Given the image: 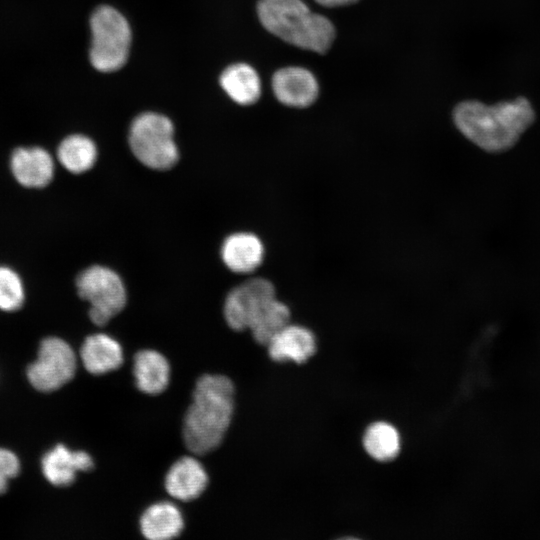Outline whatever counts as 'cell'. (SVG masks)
Masks as SVG:
<instances>
[{"instance_id":"1","label":"cell","mask_w":540,"mask_h":540,"mask_svg":"<svg viewBox=\"0 0 540 540\" xmlns=\"http://www.w3.org/2000/svg\"><path fill=\"white\" fill-rule=\"evenodd\" d=\"M534 118V110L525 98L494 105L464 101L453 112L458 130L479 148L494 153L513 147Z\"/></svg>"},{"instance_id":"2","label":"cell","mask_w":540,"mask_h":540,"mask_svg":"<svg viewBox=\"0 0 540 540\" xmlns=\"http://www.w3.org/2000/svg\"><path fill=\"white\" fill-rule=\"evenodd\" d=\"M233 411L234 385L228 377L206 374L199 378L183 423L186 447L197 455L217 448L230 426Z\"/></svg>"},{"instance_id":"3","label":"cell","mask_w":540,"mask_h":540,"mask_svg":"<svg viewBox=\"0 0 540 540\" xmlns=\"http://www.w3.org/2000/svg\"><path fill=\"white\" fill-rule=\"evenodd\" d=\"M257 13L269 32L302 49L325 53L335 37L332 23L303 0H260Z\"/></svg>"},{"instance_id":"4","label":"cell","mask_w":540,"mask_h":540,"mask_svg":"<svg viewBox=\"0 0 540 540\" xmlns=\"http://www.w3.org/2000/svg\"><path fill=\"white\" fill-rule=\"evenodd\" d=\"M174 127L164 115L146 112L131 123L128 135L130 149L144 166L154 170L172 168L179 159L173 138Z\"/></svg>"},{"instance_id":"5","label":"cell","mask_w":540,"mask_h":540,"mask_svg":"<svg viewBox=\"0 0 540 540\" xmlns=\"http://www.w3.org/2000/svg\"><path fill=\"white\" fill-rule=\"evenodd\" d=\"M92 43L91 64L101 72L120 69L127 61L131 30L127 20L110 6L97 8L90 20Z\"/></svg>"},{"instance_id":"6","label":"cell","mask_w":540,"mask_h":540,"mask_svg":"<svg viewBox=\"0 0 540 540\" xmlns=\"http://www.w3.org/2000/svg\"><path fill=\"white\" fill-rule=\"evenodd\" d=\"M79 296L90 304L89 318L97 326H104L123 310L126 289L121 277L112 269L93 265L83 270L76 279Z\"/></svg>"},{"instance_id":"7","label":"cell","mask_w":540,"mask_h":540,"mask_svg":"<svg viewBox=\"0 0 540 540\" xmlns=\"http://www.w3.org/2000/svg\"><path fill=\"white\" fill-rule=\"evenodd\" d=\"M76 355L71 346L58 337H48L41 341L37 359L27 369L31 385L41 392H52L75 375Z\"/></svg>"},{"instance_id":"8","label":"cell","mask_w":540,"mask_h":540,"mask_svg":"<svg viewBox=\"0 0 540 540\" xmlns=\"http://www.w3.org/2000/svg\"><path fill=\"white\" fill-rule=\"evenodd\" d=\"M275 297V288L270 281L249 279L228 293L223 307L224 318L233 330L249 329L259 311Z\"/></svg>"},{"instance_id":"9","label":"cell","mask_w":540,"mask_h":540,"mask_svg":"<svg viewBox=\"0 0 540 540\" xmlns=\"http://www.w3.org/2000/svg\"><path fill=\"white\" fill-rule=\"evenodd\" d=\"M272 88L281 103L297 108L311 105L318 95L317 80L302 67H285L275 72Z\"/></svg>"},{"instance_id":"10","label":"cell","mask_w":540,"mask_h":540,"mask_svg":"<svg viewBox=\"0 0 540 540\" xmlns=\"http://www.w3.org/2000/svg\"><path fill=\"white\" fill-rule=\"evenodd\" d=\"M10 164L15 179L25 187H45L54 175L53 159L45 149L40 147L15 149Z\"/></svg>"},{"instance_id":"11","label":"cell","mask_w":540,"mask_h":540,"mask_svg":"<svg viewBox=\"0 0 540 540\" xmlns=\"http://www.w3.org/2000/svg\"><path fill=\"white\" fill-rule=\"evenodd\" d=\"M42 472L55 486L72 484L79 471L93 468L92 457L84 451H71L63 444L56 445L42 458Z\"/></svg>"},{"instance_id":"12","label":"cell","mask_w":540,"mask_h":540,"mask_svg":"<svg viewBox=\"0 0 540 540\" xmlns=\"http://www.w3.org/2000/svg\"><path fill=\"white\" fill-rule=\"evenodd\" d=\"M267 347L272 360L301 364L314 355L316 338L306 327L289 323L269 341Z\"/></svg>"},{"instance_id":"13","label":"cell","mask_w":540,"mask_h":540,"mask_svg":"<svg viewBox=\"0 0 540 540\" xmlns=\"http://www.w3.org/2000/svg\"><path fill=\"white\" fill-rule=\"evenodd\" d=\"M208 484V475L202 464L193 457H183L169 469L165 478L168 494L181 501L199 497Z\"/></svg>"},{"instance_id":"14","label":"cell","mask_w":540,"mask_h":540,"mask_svg":"<svg viewBox=\"0 0 540 540\" xmlns=\"http://www.w3.org/2000/svg\"><path fill=\"white\" fill-rule=\"evenodd\" d=\"M220 253L228 269L235 273H250L262 263L264 247L256 235L238 232L225 238Z\"/></svg>"},{"instance_id":"15","label":"cell","mask_w":540,"mask_h":540,"mask_svg":"<svg viewBox=\"0 0 540 540\" xmlns=\"http://www.w3.org/2000/svg\"><path fill=\"white\" fill-rule=\"evenodd\" d=\"M80 358L89 373L102 375L122 365L123 350L118 341L111 336L96 333L84 340Z\"/></svg>"},{"instance_id":"16","label":"cell","mask_w":540,"mask_h":540,"mask_svg":"<svg viewBox=\"0 0 540 540\" xmlns=\"http://www.w3.org/2000/svg\"><path fill=\"white\" fill-rule=\"evenodd\" d=\"M133 373L137 388L150 395L163 392L170 380V365L155 350H141L134 357Z\"/></svg>"},{"instance_id":"17","label":"cell","mask_w":540,"mask_h":540,"mask_svg":"<svg viewBox=\"0 0 540 540\" xmlns=\"http://www.w3.org/2000/svg\"><path fill=\"white\" fill-rule=\"evenodd\" d=\"M184 527L179 509L169 502L147 508L140 519L143 536L149 540H168L177 537Z\"/></svg>"},{"instance_id":"18","label":"cell","mask_w":540,"mask_h":540,"mask_svg":"<svg viewBox=\"0 0 540 540\" xmlns=\"http://www.w3.org/2000/svg\"><path fill=\"white\" fill-rule=\"evenodd\" d=\"M220 84L230 98L241 105L253 104L261 94L257 72L245 63L227 67L220 76Z\"/></svg>"},{"instance_id":"19","label":"cell","mask_w":540,"mask_h":540,"mask_svg":"<svg viewBox=\"0 0 540 540\" xmlns=\"http://www.w3.org/2000/svg\"><path fill=\"white\" fill-rule=\"evenodd\" d=\"M57 157L69 172L84 173L94 166L97 159V147L87 136L73 134L62 140L57 149Z\"/></svg>"},{"instance_id":"20","label":"cell","mask_w":540,"mask_h":540,"mask_svg":"<svg viewBox=\"0 0 540 540\" xmlns=\"http://www.w3.org/2000/svg\"><path fill=\"white\" fill-rule=\"evenodd\" d=\"M363 445L375 460L389 461L400 451V435L391 424L383 421L371 424L365 431Z\"/></svg>"},{"instance_id":"21","label":"cell","mask_w":540,"mask_h":540,"mask_svg":"<svg viewBox=\"0 0 540 540\" xmlns=\"http://www.w3.org/2000/svg\"><path fill=\"white\" fill-rule=\"evenodd\" d=\"M289 308L275 297L259 311L249 329L254 339L267 345L269 341L289 324Z\"/></svg>"},{"instance_id":"22","label":"cell","mask_w":540,"mask_h":540,"mask_svg":"<svg viewBox=\"0 0 540 540\" xmlns=\"http://www.w3.org/2000/svg\"><path fill=\"white\" fill-rule=\"evenodd\" d=\"M24 302V289L20 277L10 268L0 266V309L15 311Z\"/></svg>"},{"instance_id":"23","label":"cell","mask_w":540,"mask_h":540,"mask_svg":"<svg viewBox=\"0 0 540 540\" xmlns=\"http://www.w3.org/2000/svg\"><path fill=\"white\" fill-rule=\"evenodd\" d=\"M20 471V462L18 457L11 451L0 448V473L7 478L18 475Z\"/></svg>"},{"instance_id":"24","label":"cell","mask_w":540,"mask_h":540,"mask_svg":"<svg viewBox=\"0 0 540 540\" xmlns=\"http://www.w3.org/2000/svg\"><path fill=\"white\" fill-rule=\"evenodd\" d=\"M317 3H319L322 6L326 7H337V6H344L349 5L357 0H315Z\"/></svg>"},{"instance_id":"25","label":"cell","mask_w":540,"mask_h":540,"mask_svg":"<svg viewBox=\"0 0 540 540\" xmlns=\"http://www.w3.org/2000/svg\"><path fill=\"white\" fill-rule=\"evenodd\" d=\"M8 478L0 473V494L6 491Z\"/></svg>"}]
</instances>
